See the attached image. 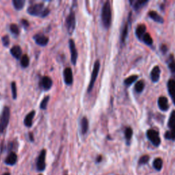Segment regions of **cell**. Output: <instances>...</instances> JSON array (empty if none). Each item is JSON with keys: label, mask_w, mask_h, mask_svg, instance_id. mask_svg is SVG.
I'll return each instance as SVG.
<instances>
[{"label": "cell", "mask_w": 175, "mask_h": 175, "mask_svg": "<svg viewBox=\"0 0 175 175\" xmlns=\"http://www.w3.org/2000/svg\"><path fill=\"white\" fill-rule=\"evenodd\" d=\"M27 11L30 15L40 16V17H45L50 13L49 9L44 6V4L42 3L35 4L34 5L30 6L28 7Z\"/></svg>", "instance_id": "cell-1"}, {"label": "cell", "mask_w": 175, "mask_h": 175, "mask_svg": "<svg viewBox=\"0 0 175 175\" xmlns=\"http://www.w3.org/2000/svg\"><path fill=\"white\" fill-rule=\"evenodd\" d=\"M101 20L104 27L108 29L112 23V10L110 1H107L103 6L101 11Z\"/></svg>", "instance_id": "cell-2"}, {"label": "cell", "mask_w": 175, "mask_h": 175, "mask_svg": "<svg viewBox=\"0 0 175 175\" xmlns=\"http://www.w3.org/2000/svg\"><path fill=\"white\" fill-rule=\"evenodd\" d=\"M10 109L8 107L4 108L0 118V133H2L6 129L10 120Z\"/></svg>", "instance_id": "cell-3"}, {"label": "cell", "mask_w": 175, "mask_h": 175, "mask_svg": "<svg viewBox=\"0 0 175 175\" xmlns=\"http://www.w3.org/2000/svg\"><path fill=\"white\" fill-rule=\"evenodd\" d=\"M99 69H100V62H99V60H96L95 63H94L93 70V72H92L91 79H90V81L88 88V93H90L92 90H93L94 83H95L96 78H97V76H98Z\"/></svg>", "instance_id": "cell-4"}, {"label": "cell", "mask_w": 175, "mask_h": 175, "mask_svg": "<svg viewBox=\"0 0 175 175\" xmlns=\"http://www.w3.org/2000/svg\"><path fill=\"white\" fill-rule=\"evenodd\" d=\"M66 27L69 34H72L75 27V15L73 10L70 11V14L66 19Z\"/></svg>", "instance_id": "cell-5"}, {"label": "cell", "mask_w": 175, "mask_h": 175, "mask_svg": "<svg viewBox=\"0 0 175 175\" xmlns=\"http://www.w3.org/2000/svg\"><path fill=\"white\" fill-rule=\"evenodd\" d=\"M146 136L148 139L152 142L153 145L155 146H159L161 143V139L159 138V134L158 131L154 129H148L146 132Z\"/></svg>", "instance_id": "cell-6"}, {"label": "cell", "mask_w": 175, "mask_h": 175, "mask_svg": "<svg viewBox=\"0 0 175 175\" xmlns=\"http://www.w3.org/2000/svg\"><path fill=\"white\" fill-rule=\"evenodd\" d=\"M45 157H46V151L42 150L37 159L36 162V168L40 172L43 171L45 169Z\"/></svg>", "instance_id": "cell-7"}, {"label": "cell", "mask_w": 175, "mask_h": 175, "mask_svg": "<svg viewBox=\"0 0 175 175\" xmlns=\"http://www.w3.org/2000/svg\"><path fill=\"white\" fill-rule=\"evenodd\" d=\"M69 48L70 53H71V62L73 65H75L77 63L78 53L75 44V42L72 39L69 40Z\"/></svg>", "instance_id": "cell-8"}, {"label": "cell", "mask_w": 175, "mask_h": 175, "mask_svg": "<svg viewBox=\"0 0 175 175\" xmlns=\"http://www.w3.org/2000/svg\"><path fill=\"white\" fill-rule=\"evenodd\" d=\"M64 79L66 84L71 85L73 82V71L72 69L70 67L66 68L64 70Z\"/></svg>", "instance_id": "cell-9"}, {"label": "cell", "mask_w": 175, "mask_h": 175, "mask_svg": "<svg viewBox=\"0 0 175 175\" xmlns=\"http://www.w3.org/2000/svg\"><path fill=\"white\" fill-rule=\"evenodd\" d=\"M35 42L40 46H46L49 42L48 37L42 34H38L34 36Z\"/></svg>", "instance_id": "cell-10"}, {"label": "cell", "mask_w": 175, "mask_h": 175, "mask_svg": "<svg viewBox=\"0 0 175 175\" xmlns=\"http://www.w3.org/2000/svg\"><path fill=\"white\" fill-rule=\"evenodd\" d=\"M52 84H53V82H52L51 79L47 76H44L42 77L41 83H40L41 87H42V88L44 90H49L51 88Z\"/></svg>", "instance_id": "cell-11"}, {"label": "cell", "mask_w": 175, "mask_h": 175, "mask_svg": "<svg viewBox=\"0 0 175 175\" xmlns=\"http://www.w3.org/2000/svg\"><path fill=\"white\" fill-rule=\"evenodd\" d=\"M158 106L161 110L167 111L169 108L168 101V99L165 96H160L158 99Z\"/></svg>", "instance_id": "cell-12"}, {"label": "cell", "mask_w": 175, "mask_h": 175, "mask_svg": "<svg viewBox=\"0 0 175 175\" xmlns=\"http://www.w3.org/2000/svg\"><path fill=\"white\" fill-rule=\"evenodd\" d=\"M160 68L159 66H156L154 68H153L152 71L151 73V80L153 82H157L159 80L160 78Z\"/></svg>", "instance_id": "cell-13"}, {"label": "cell", "mask_w": 175, "mask_h": 175, "mask_svg": "<svg viewBox=\"0 0 175 175\" xmlns=\"http://www.w3.org/2000/svg\"><path fill=\"white\" fill-rule=\"evenodd\" d=\"M10 53L13 57H15L16 59L19 60V58L22 55V50H21V47L19 45H15L13 46L10 49Z\"/></svg>", "instance_id": "cell-14"}, {"label": "cell", "mask_w": 175, "mask_h": 175, "mask_svg": "<svg viewBox=\"0 0 175 175\" xmlns=\"http://www.w3.org/2000/svg\"><path fill=\"white\" fill-rule=\"evenodd\" d=\"M168 89L169 94L171 96L172 100L175 99V80L170 79L168 82Z\"/></svg>", "instance_id": "cell-15"}, {"label": "cell", "mask_w": 175, "mask_h": 175, "mask_svg": "<svg viewBox=\"0 0 175 175\" xmlns=\"http://www.w3.org/2000/svg\"><path fill=\"white\" fill-rule=\"evenodd\" d=\"M146 27L144 24H140L138 25V27H137L136 30V34L137 37L140 40L142 39L143 36L146 34Z\"/></svg>", "instance_id": "cell-16"}, {"label": "cell", "mask_w": 175, "mask_h": 175, "mask_svg": "<svg viewBox=\"0 0 175 175\" xmlns=\"http://www.w3.org/2000/svg\"><path fill=\"white\" fill-rule=\"evenodd\" d=\"M148 16H149V17L151 19H152L153 21H156V22L159 23H164V19H163L157 12H155L154 10H151L148 13Z\"/></svg>", "instance_id": "cell-17"}, {"label": "cell", "mask_w": 175, "mask_h": 175, "mask_svg": "<svg viewBox=\"0 0 175 175\" xmlns=\"http://www.w3.org/2000/svg\"><path fill=\"white\" fill-rule=\"evenodd\" d=\"M16 160H17V156H16V153L12 152L8 155V157H6L5 163L7 165H13L16 164Z\"/></svg>", "instance_id": "cell-18"}, {"label": "cell", "mask_w": 175, "mask_h": 175, "mask_svg": "<svg viewBox=\"0 0 175 175\" xmlns=\"http://www.w3.org/2000/svg\"><path fill=\"white\" fill-rule=\"evenodd\" d=\"M35 111H32L26 116L24 119V124L27 127H31L32 125V120L35 116Z\"/></svg>", "instance_id": "cell-19"}, {"label": "cell", "mask_w": 175, "mask_h": 175, "mask_svg": "<svg viewBox=\"0 0 175 175\" xmlns=\"http://www.w3.org/2000/svg\"><path fill=\"white\" fill-rule=\"evenodd\" d=\"M131 13H129V18H128V21H127V23L125 24V27L123 29H122V34H121V37H120V39H121V42L122 43H124L125 40L127 39V34H128V29H129V23L130 22V18H131Z\"/></svg>", "instance_id": "cell-20"}, {"label": "cell", "mask_w": 175, "mask_h": 175, "mask_svg": "<svg viewBox=\"0 0 175 175\" xmlns=\"http://www.w3.org/2000/svg\"><path fill=\"white\" fill-rule=\"evenodd\" d=\"M147 2V0H137V1H130V3L132 4L135 10H138L139 9H140L142 7L145 5Z\"/></svg>", "instance_id": "cell-21"}, {"label": "cell", "mask_w": 175, "mask_h": 175, "mask_svg": "<svg viewBox=\"0 0 175 175\" xmlns=\"http://www.w3.org/2000/svg\"><path fill=\"white\" fill-rule=\"evenodd\" d=\"M81 128L82 133L83 134H86L88 129V120L86 117H84L81 120Z\"/></svg>", "instance_id": "cell-22"}, {"label": "cell", "mask_w": 175, "mask_h": 175, "mask_svg": "<svg viewBox=\"0 0 175 175\" xmlns=\"http://www.w3.org/2000/svg\"><path fill=\"white\" fill-rule=\"evenodd\" d=\"M168 126L170 129H175V111H172L168 122Z\"/></svg>", "instance_id": "cell-23"}, {"label": "cell", "mask_w": 175, "mask_h": 175, "mask_svg": "<svg viewBox=\"0 0 175 175\" xmlns=\"http://www.w3.org/2000/svg\"><path fill=\"white\" fill-rule=\"evenodd\" d=\"M24 0H13V4L16 10H21L25 5Z\"/></svg>", "instance_id": "cell-24"}, {"label": "cell", "mask_w": 175, "mask_h": 175, "mask_svg": "<svg viewBox=\"0 0 175 175\" xmlns=\"http://www.w3.org/2000/svg\"><path fill=\"white\" fill-rule=\"evenodd\" d=\"M142 40L144 43L148 44V45H152L153 42L152 37H151V36L148 34V33H146V34L143 36L142 39Z\"/></svg>", "instance_id": "cell-25"}, {"label": "cell", "mask_w": 175, "mask_h": 175, "mask_svg": "<svg viewBox=\"0 0 175 175\" xmlns=\"http://www.w3.org/2000/svg\"><path fill=\"white\" fill-rule=\"evenodd\" d=\"M30 59L27 55H23L21 59V65L23 68H26L29 66Z\"/></svg>", "instance_id": "cell-26"}, {"label": "cell", "mask_w": 175, "mask_h": 175, "mask_svg": "<svg viewBox=\"0 0 175 175\" xmlns=\"http://www.w3.org/2000/svg\"><path fill=\"white\" fill-rule=\"evenodd\" d=\"M163 166V161L161 158H157L153 162V167L157 170H160Z\"/></svg>", "instance_id": "cell-27"}, {"label": "cell", "mask_w": 175, "mask_h": 175, "mask_svg": "<svg viewBox=\"0 0 175 175\" xmlns=\"http://www.w3.org/2000/svg\"><path fill=\"white\" fill-rule=\"evenodd\" d=\"M144 86H145L144 82L143 81H139L136 83V85H135V90H136L137 93H140L143 91Z\"/></svg>", "instance_id": "cell-28"}, {"label": "cell", "mask_w": 175, "mask_h": 175, "mask_svg": "<svg viewBox=\"0 0 175 175\" xmlns=\"http://www.w3.org/2000/svg\"><path fill=\"white\" fill-rule=\"evenodd\" d=\"M138 75H131V76H129L125 80V84L127 85V86H130V85H131L133 82H136V80L138 79Z\"/></svg>", "instance_id": "cell-29"}, {"label": "cell", "mask_w": 175, "mask_h": 175, "mask_svg": "<svg viewBox=\"0 0 175 175\" xmlns=\"http://www.w3.org/2000/svg\"><path fill=\"white\" fill-rule=\"evenodd\" d=\"M125 138H126L127 141V143L129 144V141L131 140V139L132 138V136H133V130H132V129L130 128V127H127V128L125 129Z\"/></svg>", "instance_id": "cell-30"}, {"label": "cell", "mask_w": 175, "mask_h": 175, "mask_svg": "<svg viewBox=\"0 0 175 175\" xmlns=\"http://www.w3.org/2000/svg\"><path fill=\"white\" fill-rule=\"evenodd\" d=\"M165 138L168 139L175 140V129H170V131H167L165 134Z\"/></svg>", "instance_id": "cell-31"}, {"label": "cell", "mask_w": 175, "mask_h": 175, "mask_svg": "<svg viewBox=\"0 0 175 175\" xmlns=\"http://www.w3.org/2000/svg\"><path fill=\"white\" fill-rule=\"evenodd\" d=\"M168 68H170V70H171V72L172 73H175V60L172 56L171 58H170V62L168 63Z\"/></svg>", "instance_id": "cell-32"}, {"label": "cell", "mask_w": 175, "mask_h": 175, "mask_svg": "<svg viewBox=\"0 0 175 175\" xmlns=\"http://www.w3.org/2000/svg\"><path fill=\"white\" fill-rule=\"evenodd\" d=\"M10 30L11 32L13 33V34H15V35H18L19 34V27L17 26V25L15 24V23H13V24H11L10 26Z\"/></svg>", "instance_id": "cell-33"}, {"label": "cell", "mask_w": 175, "mask_h": 175, "mask_svg": "<svg viewBox=\"0 0 175 175\" xmlns=\"http://www.w3.org/2000/svg\"><path fill=\"white\" fill-rule=\"evenodd\" d=\"M49 101V96H47L44 97L43 99H42V101H41V109L42 110H45L47 107V104H48V102Z\"/></svg>", "instance_id": "cell-34"}, {"label": "cell", "mask_w": 175, "mask_h": 175, "mask_svg": "<svg viewBox=\"0 0 175 175\" xmlns=\"http://www.w3.org/2000/svg\"><path fill=\"white\" fill-rule=\"evenodd\" d=\"M11 88H12V93H13V99H16V83L15 82H12L11 84Z\"/></svg>", "instance_id": "cell-35"}, {"label": "cell", "mask_w": 175, "mask_h": 175, "mask_svg": "<svg viewBox=\"0 0 175 175\" xmlns=\"http://www.w3.org/2000/svg\"><path fill=\"white\" fill-rule=\"evenodd\" d=\"M148 161H149V156L148 155H144L142 157H140L139 160V164H147Z\"/></svg>", "instance_id": "cell-36"}, {"label": "cell", "mask_w": 175, "mask_h": 175, "mask_svg": "<svg viewBox=\"0 0 175 175\" xmlns=\"http://www.w3.org/2000/svg\"><path fill=\"white\" fill-rule=\"evenodd\" d=\"M1 41L4 47H8L9 44H10V39H9V36H7V35L1 38Z\"/></svg>", "instance_id": "cell-37"}, {"label": "cell", "mask_w": 175, "mask_h": 175, "mask_svg": "<svg viewBox=\"0 0 175 175\" xmlns=\"http://www.w3.org/2000/svg\"><path fill=\"white\" fill-rule=\"evenodd\" d=\"M161 51H162L163 53H165L168 51V47L165 44H163V45L161 47Z\"/></svg>", "instance_id": "cell-38"}, {"label": "cell", "mask_w": 175, "mask_h": 175, "mask_svg": "<svg viewBox=\"0 0 175 175\" xmlns=\"http://www.w3.org/2000/svg\"><path fill=\"white\" fill-rule=\"evenodd\" d=\"M21 23H22L23 25L25 27H27L29 26V23L27 22V20H25V19H22L21 20Z\"/></svg>", "instance_id": "cell-39"}, {"label": "cell", "mask_w": 175, "mask_h": 175, "mask_svg": "<svg viewBox=\"0 0 175 175\" xmlns=\"http://www.w3.org/2000/svg\"><path fill=\"white\" fill-rule=\"evenodd\" d=\"M101 160H102V157H101V155H99L97 157V159H96V162H101Z\"/></svg>", "instance_id": "cell-40"}, {"label": "cell", "mask_w": 175, "mask_h": 175, "mask_svg": "<svg viewBox=\"0 0 175 175\" xmlns=\"http://www.w3.org/2000/svg\"><path fill=\"white\" fill-rule=\"evenodd\" d=\"M29 136H30V139L31 141H34V138H33V134L32 133H29Z\"/></svg>", "instance_id": "cell-41"}, {"label": "cell", "mask_w": 175, "mask_h": 175, "mask_svg": "<svg viewBox=\"0 0 175 175\" xmlns=\"http://www.w3.org/2000/svg\"><path fill=\"white\" fill-rule=\"evenodd\" d=\"M3 175H10V173H8V172H6V173L4 174Z\"/></svg>", "instance_id": "cell-42"}, {"label": "cell", "mask_w": 175, "mask_h": 175, "mask_svg": "<svg viewBox=\"0 0 175 175\" xmlns=\"http://www.w3.org/2000/svg\"><path fill=\"white\" fill-rule=\"evenodd\" d=\"M173 101H174V105H175V99H174V100H173Z\"/></svg>", "instance_id": "cell-43"}, {"label": "cell", "mask_w": 175, "mask_h": 175, "mask_svg": "<svg viewBox=\"0 0 175 175\" xmlns=\"http://www.w3.org/2000/svg\"></svg>", "instance_id": "cell-44"}]
</instances>
